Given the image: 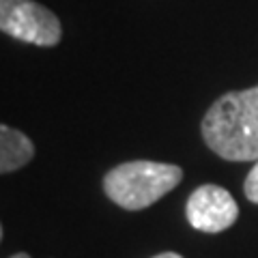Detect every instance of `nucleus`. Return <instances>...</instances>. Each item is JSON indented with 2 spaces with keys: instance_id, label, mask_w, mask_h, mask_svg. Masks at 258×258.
<instances>
[{
  "instance_id": "1",
  "label": "nucleus",
  "mask_w": 258,
  "mask_h": 258,
  "mask_svg": "<svg viewBox=\"0 0 258 258\" xmlns=\"http://www.w3.org/2000/svg\"><path fill=\"white\" fill-rule=\"evenodd\" d=\"M200 132L215 155L228 161L258 159V84L230 91L211 103Z\"/></svg>"
},
{
  "instance_id": "2",
  "label": "nucleus",
  "mask_w": 258,
  "mask_h": 258,
  "mask_svg": "<svg viewBox=\"0 0 258 258\" xmlns=\"http://www.w3.org/2000/svg\"><path fill=\"white\" fill-rule=\"evenodd\" d=\"M183 179V170L174 164L136 159L125 161L103 176V191L114 205L127 211H140L155 205Z\"/></svg>"
},
{
  "instance_id": "3",
  "label": "nucleus",
  "mask_w": 258,
  "mask_h": 258,
  "mask_svg": "<svg viewBox=\"0 0 258 258\" xmlns=\"http://www.w3.org/2000/svg\"><path fill=\"white\" fill-rule=\"evenodd\" d=\"M0 30L39 47H54L62 39L60 20L35 0H0Z\"/></svg>"
},
{
  "instance_id": "4",
  "label": "nucleus",
  "mask_w": 258,
  "mask_h": 258,
  "mask_svg": "<svg viewBox=\"0 0 258 258\" xmlns=\"http://www.w3.org/2000/svg\"><path fill=\"white\" fill-rule=\"evenodd\" d=\"M185 217L200 232H222L239 217V207L222 185H200L191 191L185 205Z\"/></svg>"
},
{
  "instance_id": "5",
  "label": "nucleus",
  "mask_w": 258,
  "mask_h": 258,
  "mask_svg": "<svg viewBox=\"0 0 258 258\" xmlns=\"http://www.w3.org/2000/svg\"><path fill=\"white\" fill-rule=\"evenodd\" d=\"M35 157V144L26 134L9 125H0V172L9 174L24 168Z\"/></svg>"
},
{
  "instance_id": "6",
  "label": "nucleus",
  "mask_w": 258,
  "mask_h": 258,
  "mask_svg": "<svg viewBox=\"0 0 258 258\" xmlns=\"http://www.w3.org/2000/svg\"><path fill=\"white\" fill-rule=\"evenodd\" d=\"M243 191H245V198L249 200V203L258 205V159L254 161L252 170H249V172H247V176H245Z\"/></svg>"
},
{
  "instance_id": "7",
  "label": "nucleus",
  "mask_w": 258,
  "mask_h": 258,
  "mask_svg": "<svg viewBox=\"0 0 258 258\" xmlns=\"http://www.w3.org/2000/svg\"><path fill=\"white\" fill-rule=\"evenodd\" d=\"M153 258H183L181 254H174V252H161L157 256H153Z\"/></svg>"
},
{
  "instance_id": "8",
  "label": "nucleus",
  "mask_w": 258,
  "mask_h": 258,
  "mask_svg": "<svg viewBox=\"0 0 258 258\" xmlns=\"http://www.w3.org/2000/svg\"><path fill=\"white\" fill-rule=\"evenodd\" d=\"M11 258H30V256H28L26 252H20V254H13Z\"/></svg>"
}]
</instances>
